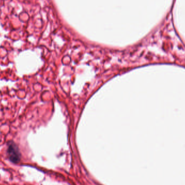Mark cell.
Returning <instances> with one entry per match:
<instances>
[{
    "instance_id": "cell-1",
    "label": "cell",
    "mask_w": 185,
    "mask_h": 185,
    "mask_svg": "<svg viewBox=\"0 0 185 185\" xmlns=\"http://www.w3.org/2000/svg\"><path fill=\"white\" fill-rule=\"evenodd\" d=\"M7 153L9 159L12 163H19L20 160L21 153L18 147L13 141H9L8 143Z\"/></svg>"
}]
</instances>
